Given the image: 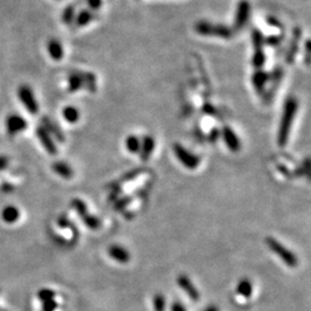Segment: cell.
Segmentation results:
<instances>
[{
	"instance_id": "cell-15",
	"label": "cell",
	"mask_w": 311,
	"mask_h": 311,
	"mask_svg": "<svg viewBox=\"0 0 311 311\" xmlns=\"http://www.w3.org/2000/svg\"><path fill=\"white\" fill-rule=\"evenodd\" d=\"M236 293L239 295L243 296V298L249 299L253 294V284L249 279L243 278L239 281L238 286H236Z\"/></svg>"
},
{
	"instance_id": "cell-24",
	"label": "cell",
	"mask_w": 311,
	"mask_h": 311,
	"mask_svg": "<svg viewBox=\"0 0 311 311\" xmlns=\"http://www.w3.org/2000/svg\"><path fill=\"white\" fill-rule=\"evenodd\" d=\"M155 311H165L166 310V299L162 294H156L153 300Z\"/></svg>"
},
{
	"instance_id": "cell-14",
	"label": "cell",
	"mask_w": 311,
	"mask_h": 311,
	"mask_svg": "<svg viewBox=\"0 0 311 311\" xmlns=\"http://www.w3.org/2000/svg\"><path fill=\"white\" fill-rule=\"evenodd\" d=\"M53 172L56 173L59 176H61L63 179H70L73 176V168L70 167L68 164L63 161H56L52 165Z\"/></svg>"
},
{
	"instance_id": "cell-2",
	"label": "cell",
	"mask_w": 311,
	"mask_h": 311,
	"mask_svg": "<svg viewBox=\"0 0 311 311\" xmlns=\"http://www.w3.org/2000/svg\"><path fill=\"white\" fill-rule=\"evenodd\" d=\"M265 243H266L267 248L270 249L272 253L275 254V255L284 261L288 267L298 266L299 259L295 254L291 252L288 248H286V247L282 245L281 242H279L277 239L272 238V236H268V238L265 239Z\"/></svg>"
},
{
	"instance_id": "cell-7",
	"label": "cell",
	"mask_w": 311,
	"mask_h": 311,
	"mask_svg": "<svg viewBox=\"0 0 311 311\" xmlns=\"http://www.w3.org/2000/svg\"><path fill=\"white\" fill-rule=\"evenodd\" d=\"M222 140L232 153H238L241 149V141L240 137L236 135V133L229 126H225L221 130Z\"/></svg>"
},
{
	"instance_id": "cell-1",
	"label": "cell",
	"mask_w": 311,
	"mask_h": 311,
	"mask_svg": "<svg viewBox=\"0 0 311 311\" xmlns=\"http://www.w3.org/2000/svg\"><path fill=\"white\" fill-rule=\"evenodd\" d=\"M299 108V103L294 97H289L285 102L284 111L280 119V125L278 129V144L280 148H285L288 142L289 134H291L292 125L294 122L296 112Z\"/></svg>"
},
{
	"instance_id": "cell-12",
	"label": "cell",
	"mask_w": 311,
	"mask_h": 311,
	"mask_svg": "<svg viewBox=\"0 0 311 311\" xmlns=\"http://www.w3.org/2000/svg\"><path fill=\"white\" fill-rule=\"evenodd\" d=\"M155 146L156 142L154 137L150 135L146 136L142 141H141V149L139 154L141 155V159H142L143 161H147L148 159L151 157V155H153L155 150Z\"/></svg>"
},
{
	"instance_id": "cell-26",
	"label": "cell",
	"mask_w": 311,
	"mask_h": 311,
	"mask_svg": "<svg viewBox=\"0 0 311 311\" xmlns=\"http://www.w3.org/2000/svg\"><path fill=\"white\" fill-rule=\"evenodd\" d=\"M264 37L263 35L260 34L259 30H254L253 33V43H254V47H255V50H261V48H263L264 45Z\"/></svg>"
},
{
	"instance_id": "cell-20",
	"label": "cell",
	"mask_w": 311,
	"mask_h": 311,
	"mask_svg": "<svg viewBox=\"0 0 311 311\" xmlns=\"http://www.w3.org/2000/svg\"><path fill=\"white\" fill-rule=\"evenodd\" d=\"M62 115L66 121H68L69 123H75L79 121V119H80L79 109H77L76 107H74V106H67V107L63 108Z\"/></svg>"
},
{
	"instance_id": "cell-17",
	"label": "cell",
	"mask_w": 311,
	"mask_h": 311,
	"mask_svg": "<svg viewBox=\"0 0 311 311\" xmlns=\"http://www.w3.org/2000/svg\"><path fill=\"white\" fill-rule=\"evenodd\" d=\"M82 87H84V83L81 73L75 72L70 74L68 77V90L70 93H75V91L82 89Z\"/></svg>"
},
{
	"instance_id": "cell-23",
	"label": "cell",
	"mask_w": 311,
	"mask_h": 311,
	"mask_svg": "<svg viewBox=\"0 0 311 311\" xmlns=\"http://www.w3.org/2000/svg\"><path fill=\"white\" fill-rule=\"evenodd\" d=\"M91 20H93V14H91V12H89V10H82V12L76 16V26L77 27L87 26Z\"/></svg>"
},
{
	"instance_id": "cell-29",
	"label": "cell",
	"mask_w": 311,
	"mask_h": 311,
	"mask_svg": "<svg viewBox=\"0 0 311 311\" xmlns=\"http://www.w3.org/2000/svg\"><path fill=\"white\" fill-rule=\"evenodd\" d=\"M74 15H75V9H74L73 6H68L65 10H63V13H62L63 22L69 24L73 21Z\"/></svg>"
},
{
	"instance_id": "cell-5",
	"label": "cell",
	"mask_w": 311,
	"mask_h": 311,
	"mask_svg": "<svg viewBox=\"0 0 311 311\" xmlns=\"http://www.w3.org/2000/svg\"><path fill=\"white\" fill-rule=\"evenodd\" d=\"M19 97L20 101L22 102V104L24 105V107H26L31 114H36L38 112V103L30 88L28 86H21L19 88Z\"/></svg>"
},
{
	"instance_id": "cell-32",
	"label": "cell",
	"mask_w": 311,
	"mask_h": 311,
	"mask_svg": "<svg viewBox=\"0 0 311 311\" xmlns=\"http://www.w3.org/2000/svg\"><path fill=\"white\" fill-rule=\"evenodd\" d=\"M88 3L93 9H98L102 6V0H88Z\"/></svg>"
},
{
	"instance_id": "cell-28",
	"label": "cell",
	"mask_w": 311,
	"mask_h": 311,
	"mask_svg": "<svg viewBox=\"0 0 311 311\" xmlns=\"http://www.w3.org/2000/svg\"><path fill=\"white\" fill-rule=\"evenodd\" d=\"M43 122L45 123V129L48 130V133H52L53 132V134H54V135L58 137L60 141L63 140V136L61 135V133L59 132L58 128H55V126H53V123L50 121V120L44 119Z\"/></svg>"
},
{
	"instance_id": "cell-30",
	"label": "cell",
	"mask_w": 311,
	"mask_h": 311,
	"mask_svg": "<svg viewBox=\"0 0 311 311\" xmlns=\"http://www.w3.org/2000/svg\"><path fill=\"white\" fill-rule=\"evenodd\" d=\"M42 303H43V311H54L56 308H58V303H56L54 299L49 300V301H45Z\"/></svg>"
},
{
	"instance_id": "cell-13",
	"label": "cell",
	"mask_w": 311,
	"mask_h": 311,
	"mask_svg": "<svg viewBox=\"0 0 311 311\" xmlns=\"http://www.w3.org/2000/svg\"><path fill=\"white\" fill-rule=\"evenodd\" d=\"M271 80L270 74H267L266 72H263V70H256L253 75V84L255 87V90L259 91V93H261L264 90L265 86L268 81Z\"/></svg>"
},
{
	"instance_id": "cell-34",
	"label": "cell",
	"mask_w": 311,
	"mask_h": 311,
	"mask_svg": "<svg viewBox=\"0 0 311 311\" xmlns=\"http://www.w3.org/2000/svg\"><path fill=\"white\" fill-rule=\"evenodd\" d=\"M7 165H8V159L6 157H0V171L7 167Z\"/></svg>"
},
{
	"instance_id": "cell-33",
	"label": "cell",
	"mask_w": 311,
	"mask_h": 311,
	"mask_svg": "<svg viewBox=\"0 0 311 311\" xmlns=\"http://www.w3.org/2000/svg\"><path fill=\"white\" fill-rule=\"evenodd\" d=\"M264 42H266V43L270 44V45H278L279 43H280V38L272 36V37H268L267 40L264 41Z\"/></svg>"
},
{
	"instance_id": "cell-21",
	"label": "cell",
	"mask_w": 311,
	"mask_h": 311,
	"mask_svg": "<svg viewBox=\"0 0 311 311\" xmlns=\"http://www.w3.org/2000/svg\"><path fill=\"white\" fill-rule=\"evenodd\" d=\"M82 218V220L84 222V225L87 226L89 229H93V231H96V229H98L101 227V220L98 219L96 215L94 214H89V212H88L87 214H84Z\"/></svg>"
},
{
	"instance_id": "cell-27",
	"label": "cell",
	"mask_w": 311,
	"mask_h": 311,
	"mask_svg": "<svg viewBox=\"0 0 311 311\" xmlns=\"http://www.w3.org/2000/svg\"><path fill=\"white\" fill-rule=\"evenodd\" d=\"M55 296V293L52 291V289H49V288H44V289H41L40 292H38V298H40V300L42 302H45V301H49V300H53Z\"/></svg>"
},
{
	"instance_id": "cell-22",
	"label": "cell",
	"mask_w": 311,
	"mask_h": 311,
	"mask_svg": "<svg viewBox=\"0 0 311 311\" xmlns=\"http://www.w3.org/2000/svg\"><path fill=\"white\" fill-rule=\"evenodd\" d=\"M70 206H72V207L74 208L77 212V214L80 215V217H83L84 214L88 213V207L84 201L80 200V199H74L72 200V202H70Z\"/></svg>"
},
{
	"instance_id": "cell-18",
	"label": "cell",
	"mask_w": 311,
	"mask_h": 311,
	"mask_svg": "<svg viewBox=\"0 0 311 311\" xmlns=\"http://www.w3.org/2000/svg\"><path fill=\"white\" fill-rule=\"evenodd\" d=\"M48 51L49 54L51 55V58L54 60H60L63 56V49L61 44L56 40L50 41V43L48 45Z\"/></svg>"
},
{
	"instance_id": "cell-31",
	"label": "cell",
	"mask_w": 311,
	"mask_h": 311,
	"mask_svg": "<svg viewBox=\"0 0 311 311\" xmlns=\"http://www.w3.org/2000/svg\"><path fill=\"white\" fill-rule=\"evenodd\" d=\"M171 311H187L186 307L180 302H174L171 306Z\"/></svg>"
},
{
	"instance_id": "cell-11",
	"label": "cell",
	"mask_w": 311,
	"mask_h": 311,
	"mask_svg": "<svg viewBox=\"0 0 311 311\" xmlns=\"http://www.w3.org/2000/svg\"><path fill=\"white\" fill-rule=\"evenodd\" d=\"M37 136L40 139L41 143L43 144V147L45 148V150L48 151L51 156H55L58 153V149H56L54 141L52 140V137L50 135V133H48V130L44 128V127H40L37 129Z\"/></svg>"
},
{
	"instance_id": "cell-35",
	"label": "cell",
	"mask_w": 311,
	"mask_h": 311,
	"mask_svg": "<svg viewBox=\"0 0 311 311\" xmlns=\"http://www.w3.org/2000/svg\"><path fill=\"white\" fill-rule=\"evenodd\" d=\"M203 311H219V308L217 306H208Z\"/></svg>"
},
{
	"instance_id": "cell-6",
	"label": "cell",
	"mask_w": 311,
	"mask_h": 311,
	"mask_svg": "<svg viewBox=\"0 0 311 311\" xmlns=\"http://www.w3.org/2000/svg\"><path fill=\"white\" fill-rule=\"evenodd\" d=\"M27 127L28 123L22 116L17 114H10L6 118V129L10 136L23 132L24 129H27Z\"/></svg>"
},
{
	"instance_id": "cell-9",
	"label": "cell",
	"mask_w": 311,
	"mask_h": 311,
	"mask_svg": "<svg viewBox=\"0 0 311 311\" xmlns=\"http://www.w3.org/2000/svg\"><path fill=\"white\" fill-rule=\"evenodd\" d=\"M250 15V5L248 1L246 0H242L240 1L238 5V9H236V15H235V21H234V26L236 29H242L243 27L246 26V23L248 22Z\"/></svg>"
},
{
	"instance_id": "cell-25",
	"label": "cell",
	"mask_w": 311,
	"mask_h": 311,
	"mask_svg": "<svg viewBox=\"0 0 311 311\" xmlns=\"http://www.w3.org/2000/svg\"><path fill=\"white\" fill-rule=\"evenodd\" d=\"M265 63V54L263 50H255L253 56V65L256 67V68L260 69L261 67L264 66Z\"/></svg>"
},
{
	"instance_id": "cell-16",
	"label": "cell",
	"mask_w": 311,
	"mask_h": 311,
	"mask_svg": "<svg viewBox=\"0 0 311 311\" xmlns=\"http://www.w3.org/2000/svg\"><path fill=\"white\" fill-rule=\"evenodd\" d=\"M1 217L3 219V221L8 222V224H13V222H15V221L19 220V217H20L19 208L15 207H13V206L6 207L2 210Z\"/></svg>"
},
{
	"instance_id": "cell-8",
	"label": "cell",
	"mask_w": 311,
	"mask_h": 311,
	"mask_svg": "<svg viewBox=\"0 0 311 311\" xmlns=\"http://www.w3.org/2000/svg\"><path fill=\"white\" fill-rule=\"evenodd\" d=\"M178 286L189 296L190 300H193L194 302H197L200 300V292L199 289L195 287V285L193 284V281L187 277L186 274H180L178 279H176Z\"/></svg>"
},
{
	"instance_id": "cell-10",
	"label": "cell",
	"mask_w": 311,
	"mask_h": 311,
	"mask_svg": "<svg viewBox=\"0 0 311 311\" xmlns=\"http://www.w3.org/2000/svg\"><path fill=\"white\" fill-rule=\"evenodd\" d=\"M108 256L112 259L121 264H127L130 260V253L127 250L125 247L119 245H113L107 249Z\"/></svg>"
},
{
	"instance_id": "cell-4",
	"label": "cell",
	"mask_w": 311,
	"mask_h": 311,
	"mask_svg": "<svg viewBox=\"0 0 311 311\" xmlns=\"http://www.w3.org/2000/svg\"><path fill=\"white\" fill-rule=\"evenodd\" d=\"M195 29L197 33L203 35V36L229 38L233 34L228 27L221 26V24H212L208 22H199L195 26Z\"/></svg>"
},
{
	"instance_id": "cell-19",
	"label": "cell",
	"mask_w": 311,
	"mask_h": 311,
	"mask_svg": "<svg viewBox=\"0 0 311 311\" xmlns=\"http://www.w3.org/2000/svg\"><path fill=\"white\" fill-rule=\"evenodd\" d=\"M125 146H126V149L128 150L130 154L136 155V154L140 153L141 140L136 135H130L126 139Z\"/></svg>"
},
{
	"instance_id": "cell-3",
	"label": "cell",
	"mask_w": 311,
	"mask_h": 311,
	"mask_svg": "<svg viewBox=\"0 0 311 311\" xmlns=\"http://www.w3.org/2000/svg\"><path fill=\"white\" fill-rule=\"evenodd\" d=\"M173 151L178 160L180 161L183 167L188 169H196L201 164V159L197 155L193 154L192 151H189L187 148H185L181 144L175 143L173 146Z\"/></svg>"
}]
</instances>
